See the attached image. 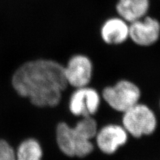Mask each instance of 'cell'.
Here are the masks:
<instances>
[{
	"instance_id": "obj_1",
	"label": "cell",
	"mask_w": 160,
	"mask_h": 160,
	"mask_svg": "<svg viewBox=\"0 0 160 160\" xmlns=\"http://www.w3.org/2000/svg\"><path fill=\"white\" fill-rule=\"evenodd\" d=\"M12 84L19 96L28 98L33 106L56 107L68 86L64 66L51 59L29 61L13 73Z\"/></svg>"
},
{
	"instance_id": "obj_2",
	"label": "cell",
	"mask_w": 160,
	"mask_h": 160,
	"mask_svg": "<svg viewBox=\"0 0 160 160\" xmlns=\"http://www.w3.org/2000/svg\"><path fill=\"white\" fill-rule=\"evenodd\" d=\"M97 132L98 124L92 117L83 118L74 127L61 122L56 128L58 146L68 157L84 158L93 151L91 140Z\"/></svg>"
},
{
	"instance_id": "obj_3",
	"label": "cell",
	"mask_w": 160,
	"mask_h": 160,
	"mask_svg": "<svg viewBox=\"0 0 160 160\" xmlns=\"http://www.w3.org/2000/svg\"><path fill=\"white\" fill-rule=\"evenodd\" d=\"M123 127L135 138L149 136L157 127V119L152 110L144 104L138 103L123 112Z\"/></svg>"
},
{
	"instance_id": "obj_4",
	"label": "cell",
	"mask_w": 160,
	"mask_h": 160,
	"mask_svg": "<svg viewBox=\"0 0 160 160\" xmlns=\"http://www.w3.org/2000/svg\"><path fill=\"white\" fill-rule=\"evenodd\" d=\"M141 91L136 83L128 79H121L113 86L105 88L102 98L109 106L118 112H124L137 104Z\"/></svg>"
},
{
	"instance_id": "obj_5",
	"label": "cell",
	"mask_w": 160,
	"mask_h": 160,
	"mask_svg": "<svg viewBox=\"0 0 160 160\" xmlns=\"http://www.w3.org/2000/svg\"><path fill=\"white\" fill-rule=\"evenodd\" d=\"M160 39V22L152 16H145L129 23V39L136 46L151 47Z\"/></svg>"
},
{
	"instance_id": "obj_6",
	"label": "cell",
	"mask_w": 160,
	"mask_h": 160,
	"mask_svg": "<svg viewBox=\"0 0 160 160\" xmlns=\"http://www.w3.org/2000/svg\"><path fill=\"white\" fill-rule=\"evenodd\" d=\"M93 72L92 59L81 53L73 55L64 66L67 83L75 88L88 86L92 80Z\"/></svg>"
},
{
	"instance_id": "obj_7",
	"label": "cell",
	"mask_w": 160,
	"mask_h": 160,
	"mask_svg": "<svg viewBox=\"0 0 160 160\" xmlns=\"http://www.w3.org/2000/svg\"><path fill=\"white\" fill-rule=\"evenodd\" d=\"M76 89L69 99L70 112L76 116L92 117L99 108L101 98L99 93L88 86Z\"/></svg>"
},
{
	"instance_id": "obj_8",
	"label": "cell",
	"mask_w": 160,
	"mask_h": 160,
	"mask_svg": "<svg viewBox=\"0 0 160 160\" xmlns=\"http://www.w3.org/2000/svg\"><path fill=\"white\" fill-rule=\"evenodd\" d=\"M100 151L106 154H113L126 143L128 133L123 126L116 124H109L103 127L95 137Z\"/></svg>"
},
{
	"instance_id": "obj_9",
	"label": "cell",
	"mask_w": 160,
	"mask_h": 160,
	"mask_svg": "<svg viewBox=\"0 0 160 160\" xmlns=\"http://www.w3.org/2000/svg\"><path fill=\"white\" fill-rule=\"evenodd\" d=\"M99 35L102 42L108 46L122 45L129 39V23L117 15L108 18L102 23Z\"/></svg>"
},
{
	"instance_id": "obj_10",
	"label": "cell",
	"mask_w": 160,
	"mask_h": 160,
	"mask_svg": "<svg viewBox=\"0 0 160 160\" xmlns=\"http://www.w3.org/2000/svg\"><path fill=\"white\" fill-rule=\"evenodd\" d=\"M151 0H117L115 6L117 16L128 23L149 15Z\"/></svg>"
},
{
	"instance_id": "obj_11",
	"label": "cell",
	"mask_w": 160,
	"mask_h": 160,
	"mask_svg": "<svg viewBox=\"0 0 160 160\" xmlns=\"http://www.w3.org/2000/svg\"><path fill=\"white\" fill-rule=\"evenodd\" d=\"M16 155V160H42L43 151L38 140L29 138L19 144Z\"/></svg>"
},
{
	"instance_id": "obj_12",
	"label": "cell",
	"mask_w": 160,
	"mask_h": 160,
	"mask_svg": "<svg viewBox=\"0 0 160 160\" xmlns=\"http://www.w3.org/2000/svg\"><path fill=\"white\" fill-rule=\"evenodd\" d=\"M0 160H16V151L3 139H0Z\"/></svg>"
}]
</instances>
